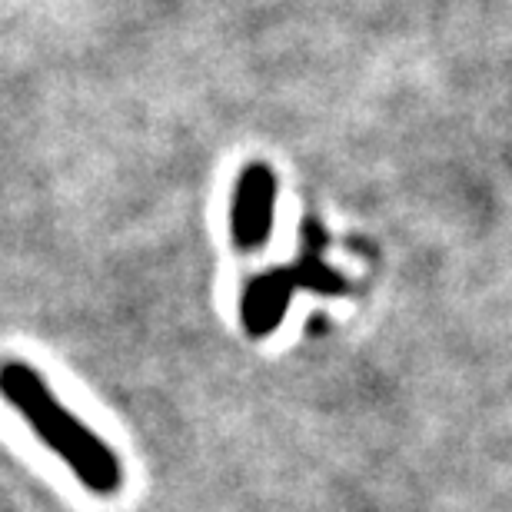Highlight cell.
I'll return each mask as SVG.
<instances>
[{
    "label": "cell",
    "mask_w": 512,
    "mask_h": 512,
    "mask_svg": "<svg viewBox=\"0 0 512 512\" xmlns=\"http://www.w3.org/2000/svg\"><path fill=\"white\" fill-rule=\"evenodd\" d=\"M0 393L27 419L40 443L54 449L90 493L114 496L124 486V466H120L117 453L60 403L34 366L20 360L0 363Z\"/></svg>",
    "instance_id": "cell-1"
},
{
    "label": "cell",
    "mask_w": 512,
    "mask_h": 512,
    "mask_svg": "<svg viewBox=\"0 0 512 512\" xmlns=\"http://www.w3.org/2000/svg\"><path fill=\"white\" fill-rule=\"evenodd\" d=\"M296 286H310V290L320 293H340L346 283L330 266L316 260L313 247L306 250V256L296 266H276V270L256 276V280L247 283V290H243V306H240L243 330L253 340H263V336H270L280 326Z\"/></svg>",
    "instance_id": "cell-2"
},
{
    "label": "cell",
    "mask_w": 512,
    "mask_h": 512,
    "mask_svg": "<svg viewBox=\"0 0 512 512\" xmlns=\"http://www.w3.org/2000/svg\"><path fill=\"white\" fill-rule=\"evenodd\" d=\"M276 210V173L266 163H250L233 183L230 203V237L240 253H256L266 247Z\"/></svg>",
    "instance_id": "cell-3"
}]
</instances>
